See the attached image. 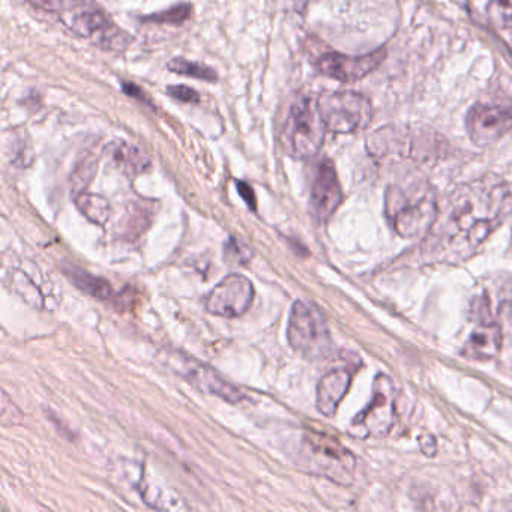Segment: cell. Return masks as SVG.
I'll use <instances>...</instances> for the list:
<instances>
[{
	"mask_svg": "<svg viewBox=\"0 0 512 512\" xmlns=\"http://www.w3.org/2000/svg\"><path fill=\"white\" fill-rule=\"evenodd\" d=\"M511 212L512 191L503 179L488 175L461 185L424 236L422 256L433 263L464 262Z\"/></svg>",
	"mask_w": 512,
	"mask_h": 512,
	"instance_id": "obj_1",
	"label": "cell"
},
{
	"mask_svg": "<svg viewBox=\"0 0 512 512\" xmlns=\"http://www.w3.org/2000/svg\"><path fill=\"white\" fill-rule=\"evenodd\" d=\"M385 212L392 229L403 238H418L430 232L439 215L433 188L424 182L392 185L385 196Z\"/></svg>",
	"mask_w": 512,
	"mask_h": 512,
	"instance_id": "obj_2",
	"label": "cell"
},
{
	"mask_svg": "<svg viewBox=\"0 0 512 512\" xmlns=\"http://www.w3.org/2000/svg\"><path fill=\"white\" fill-rule=\"evenodd\" d=\"M298 463L305 472L335 484L350 485L355 479L356 460L352 452L323 431H304Z\"/></svg>",
	"mask_w": 512,
	"mask_h": 512,
	"instance_id": "obj_3",
	"label": "cell"
},
{
	"mask_svg": "<svg viewBox=\"0 0 512 512\" xmlns=\"http://www.w3.org/2000/svg\"><path fill=\"white\" fill-rule=\"evenodd\" d=\"M440 136L424 127L413 125H386L374 131L367 139V148L371 155L388 157L412 158V160H428L437 157L443 149Z\"/></svg>",
	"mask_w": 512,
	"mask_h": 512,
	"instance_id": "obj_4",
	"label": "cell"
},
{
	"mask_svg": "<svg viewBox=\"0 0 512 512\" xmlns=\"http://www.w3.org/2000/svg\"><path fill=\"white\" fill-rule=\"evenodd\" d=\"M326 131L317 100L302 98L290 110L281 134V145L290 157L311 158L322 148Z\"/></svg>",
	"mask_w": 512,
	"mask_h": 512,
	"instance_id": "obj_5",
	"label": "cell"
},
{
	"mask_svg": "<svg viewBox=\"0 0 512 512\" xmlns=\"http://www.w3.org/2000/svg\"><path fill=\"white\" fill-rule=\"evenodd\" d=\"M287 340L304 358H325L331 350L332 340L328 323L319 308L304 301L295 302L287 326Z\"/></svg>",
	"mask_w": 512,
	"mask_h": 512,
	"instance_id": "obj_6",
	"label": "cell"
},
{
	"mask_svg": "<svg viewBox=\"0 0 512 512\" xmlns=\"http://www.w3.org/2000/svg\"><path fill=\"white\" fill-rule=\"evenodd\" d=\"M326 130L352 134L364 130L373 118V107L364 95L356 92H326L317 98Z\"/></svg>",
	"mask_w": 512,
	"mask_h": 512,
	"instance_id": "obj_7",
	"label": "cell"
},
{
	"mask_svg": "<svg viewBox=\"0 0 512 512\" xmlns=\"http://www.w3.org/2000/svg\"><path fill=\"white\" fill-rule=\"evenodd\" d=\"M512 130V100L487 97L470 107L466 116V131L475 145L485 148L502 139Z\"/></svg>",
	"mask_w": 512,
	"mask_h": 512,
	"instance_id": "obj_8",
	"label": "cell"
},
{
	"mask_svg": "<svg viewBox=\"0 0 512 512\" xmlns=\"http://www.w3.org/2000/svg\"><path fill=\"white\" fill-rule=\"evenodd\" d=\"M395 419L394 383L385 374L374 379L370 404L353 419L350 434L359 439H377L391 431Z\"/></svg>",
	"mask_w": 512,
	"mask_h": 512,
	"instance_id": "obj_9",
	"label": "cell"
},
{
	"mask_svg": "<svg viewBox=\"0 0 512 512\" xmlns=\"http://www.w3.org/2000/svg\"><path fill=\"white\" fill-rule=\"evenodd\" d=\"M254 299L253 283L241 274H230L209 292L205 299L206 310L215 316H242Z\"/></svg>",
	"mask_w": 512,
	"mask_h": 512,
	"instance_id": "obj_10",
	"label": "cell"
},
{
	"mask_svg": "<svg viewBox=\"0 0 512 512\" xmlns=\"http://www.w3.org/2000/svg\"><path fill=\"white\" fill-rule=\"evenodd\" d=\"M170 367L173 371L184 377L194 388L206 394L218 395L230 403H238L244 398L241 389L226 382L217 371L212 370L208 365L188 358L185 355H170Z\"/></svg>",
	"mask_w": 512,
	"mask_h": 512,
	"instance_id": "obj_11",
	"label": "cell"
},
{
	"mask_svg": "<svg viewBox=\"0 0 512 512\" xmlns=\"http://www.w3.org/2000/svg\"><path fill=\"white\" fill-rule=\"evenodd\" d=\"M70 28L80 37L91 41L95 46L113 52H122L130 46L131 40L103 13H80L68 20Z\"/></svg>",
	"mask_w": 512,
	"mask_h": 512,
	"instance_id": "obj_12",
	"label": "cell"
},
{
	"mask_svg": "<svg viewBox=\"0 0 512 512\" xmlns=\"http://www.w3.org/2000/svg\"><path fill=\"white\" fill-rule=\"evenodd\" d=\"M385 56L386 52L383 49L362 56L328 53L317 61V68L320 73L338 82L353 83L373 73L382 64Z\"/></svg>",
	"mask_w": 512,
	"mask_h": 512,
	"instance_id": "obj_13",
	"label": "cell"
},
{
	"mask_svg": "<svg viewBox=\"0 0 512 512\" xmlns=\"http://www.w3.org/2000/svg\"><path fill=\"white\" fill-rule=\"evenodd\" d=\"M343 200L340 182L334 164L322 161L311 188V208L319 221H328Z\"/></svg>",
	"mask_w": 512,
	"mask_h": 512,
	"instance_id": "obj_14",
	"label": "cell"
},
{
	"mask_svg": "<svg viewBox=\"0 0 512 512\" xmlns=\"http://www.w3.org/2000/svg\"><path fill=\"white\" fill-rule=\"evenodd\" d=\"M352 385V371L346 368L329 371L317 385V409L322 415L334 416Z\"/></svg>",
	"mask_w": 512,
	"mask_h": 512,
	"instance_id": "obj_15",
	"label": "cell"
},
{
	"mask_svg": "<svg viewBox=\"0 0 512 512\" xmlns=\"http://www.w3.org/2000/svg\"><path fill=\"white\" fill-rule=\"evenodd\" d=\"M500 347H502V331L499 325L484 322L473 329L461 353L464 358L473 359V361H488L500 352Z\"/></svg>",
	"mask_w": 512,
	"mask_h": 512,
	"instance_id": "obj_16",
	"label": "cell"
},
{
	"mask_svg": "<svg viewBox=\"0 0 512 512\" xmlns=\"http://www.w3.org/2000/svg\"><path fill=\"white\" fill-rule=\"evenodd\" d=\"M107 157L112 161L113 166L118 167L122 173L134 178V176L140 175V173L146 172L148 167L151 166V160L145 152L140 151L130 143L118 142L110 143L106 149Z\"/></svg>",
	"mask_w": 512,
	"mask_h": 512,
	"instance_id": "obj_17",
	"label": "cell"
},
{
	"mask_svg": "<svg viewBox=\"0 0 512 512\" xmlns=\"http://www.w3.org/2000/svg\"><path fill=\"white\" fill-rule=\"evenodd\" d=\"M65 274L79 289H82L88 295L94 296V298L104 299V301L115 298V290L110 286L109 281L103 280V278L95 277V275L76 268V266H68L65 269Z\"/></svg>",
	"mask_w": 512,
	"mask_h": 512,
	"instance_id": "obj_18",
	"label": "cell"
},
{
	"mask_svg": "<svg viewBox=\"0 0 512 512\" xmlns=\"http://www.w3.org/2000/svg\"><path fill=\"white\" fill-rule=\"evenodd\" d=\"M76 205L89 221L98 226H103L109 220L110 205L104 197L97 196V194L80 193L77 196Z\"/></svg>",
	"mask_w": 512,
	"mask_h": 512,
	"instance_id": "obj_19",
	"label": "cell"
},
{
	"mask_svg": "<svg viewBox=\"0 0 512 512\" xmlns=\"http://www.w3.org/2000/svg\"><path fill=\"white\" fill-rule=\"evenodd\" d=\"M169 70L173 73L181 74V76L194 77V79L208 80V82H215L217 74L211 68L203 67L197 62H188L185 59H175L170 62Z\"/></svg>",
	"mask_w": 512,
	"mask_h": 512,
	"instance_id": "obj_20",
	"label": "cell"
},
{
	"mask_svg": "<svg viewBox=\"0 0 512 512\" xmlns=\"http://www.w3.org/2000/svg\"><path fill=\"white\" fill-rule=\"evenodd\" d=\"M35 7L49 13H70L77 8L91 5L92 0H31Z\"/></svg>",
	"mask_w": 512,
	"mask_h": 512,
	"instance_id": "obj_21",
	"label": "cell"
},
{
	"mask_svg": "<svg viewBox=\"0 0 512 512\" xmlns=\"http://www.w3.org/2000/svg\"><path fill=\"white\" fill-rule=\"evenodd\" d=\"M224 256L229 263H235V265H244L248 260L253 257V253L245 247L242 242L236 241V239H230L227 242L226 250H224Z\"/></svg>",
	"mask_w": 512,
	"mask_h": 512,
	"instance_id": "obj_22",
	"label": "cell"
},
{
	"mask_svg": "<svg viewBox=\"0 0 512 512\" xmlns=\"http://www.w3.org/2000/svg\"><path fill=\"white\" fill-rule=\"evenodd\" d=\"M191 8L188 5H182V7L173 8L169 13L160 14V16L151 17L149 20H154V22H172V23H181L184 20H187L190 17Z\"/></svg>",
	"mask_w": 512,
	"mask_h": 512,
	"instance_id": "obj_23",
	"label": "cell"
},
{
	"mask_svg": "<svg viewBox=\"0 0 512 512\" xmlns=\"http://www.w3.org/2000/svg\"><path fill=\"white\" fill-rule=\"evenodd\" d=\"M167 94L172 95L176 100L182 103H197L199 101V94L188 86H170L167 89Z\"/></svg>",
	"mask_w": 512,
	"mask_h": 512,
	"instance_id": "obj_24",
	"label": "cell"
},
{
	"mask_svg": "<svg viewBox=\"0 0 512 512\" xmlns=\"http://www.w3.org/2000/svg\"><path fill=\"white\" fill-rule=\"evenodd\" d=\"M236 185H238L239 194H241L242 199L247 202L251 209H256V196H254L253 188L245 184V182H238Z\"/></svg>",
	"mask_w": 512,
	"mask_h": 512,
	"instance_id": "obj_25",
	"label": "cell"
}]
</instances>
